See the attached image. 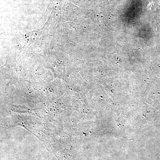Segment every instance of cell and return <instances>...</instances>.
<instances>
[{
    "mask_svg": "<svg viewBox=\"0 0 160 160\" xmlns=\"http://www.w3.org/2000/svg\"><path fill=\"white\" fill-rule=\"evenodd\" d=\"M158 5L156 3L152 2L150 3L149 5V8L151 10H155V9H157L158 7Z\"/></svg>",
    "mask_w": 160,
    "mask_h": 160,
    "instance_id": "1",
    "label": "cell"
}]
</instances>
